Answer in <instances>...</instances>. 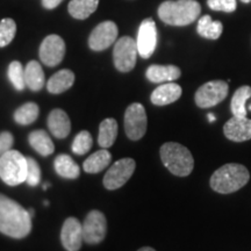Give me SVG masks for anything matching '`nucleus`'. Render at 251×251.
Listing matches in <instances>:
<instances>
[{
  "mask_svg": "<svg viewBox=\"0 0 251 251\" xmlns=\"http://www.w3.org/2000/svg\"><path fill=\"white\" fill-rule=\"evenodd\" d=\"M250 179L249 170L242 164L229 163L219 168L211 177V187L221 194L234 193L246 186Z\"/></svg>",
  "mask_w": 251,
  "mask_h": 251,
  "instance_id": "7ed1b4c3",
  "label": "nucleus"
},
{
  "mask_svg": "<svg viewBox=\"0 0 251 251\" xmlns=\"http://www.w3.org/2000/svg\"><path fill=\"white\" fill-rule=\"evenodd\" d=\"M181 87L178 84L170 81L159 85L155 91L151 93L150 100L153 105L156 106H165L177 101L181 96Z\"/></svg>",
  "mask_w": 251,
  "mask_h": 251,
  "instance_id": "dca6fc26",
  "label": "nucleus"
},
{
  "mask_svg": "<svg viewBox=\"0 0 251 251\" xmlns=\"http://www.w3.org/2000/svg\"><path fill=\"white\" fill-rule=\"evenodd\" d=\"M208 120L211 121V122H214L215 121V117L212 114V113H211V114H208Z\"/></svg>",
  "mask_w": 251,
  "mask_h": 251,
  "instance_id": "e433bc0d",
  "label": "nucleus"
},
{
  "mask_svg": "<svg viewBox=\"0 0 251 251\" xmlns=\"http://www.w3.org/2000/svg\"><path fill=\"white\" fill-rule=\"evenodd\" d=\"M54 168L57 175L65 179H76L80 175V169L77 163L71 158V156L65 155V153L56 157Z\"/></svg>",
  "mask_w": 251,
  "mask_h": 251,
  "instance_id": "4be33fe9",
  "label": "nucleus"
},
{
  "mask_svg": "<svg viewBox=\"0 0 251 251\" xmlns=\"http://www.w3.org/2000/svg\"><path fill=\"white\" fill-rule=\"evenodd\" d=\"M30 147L41 156H50L55 151V146L49 134L45 130H34L28 136Z\"/></svg>",
  "mask_w": 251,
  "mask_h": 251,
  "instance_id": "412c9836",
  "label": "nucleus"
},
{
  "mask_svg": "<svg viewBox=\"0 0 251 251\" xmlns=\"http://www.w3.org/2000/svg\"><path fill=\"white\" fill-rule=\"evenodd\" d=\"M65 55V43L61 36H47L40 47V58L47 67H56L63 61Z\"/></svg>",
  "mask_w": 251,
  "mask_h": 251,
  "instance_id": "f8f14e48",
  "label": "nucleus"
},
{
  "mask_svg": "<svg viewBox=\"0 0 251 251\" xmlns=\"http://www.w3.org/2000/svg\"><path fill=\"white\" fill-rule=\"evenodd\" d=\"M107 233V221L100 211H91L84 220L83 236L87 244H99Z\"/></svg>",
  "mask_w": 251,
  "mask_h": 251,
  "instance_id": "9d476101",
  "label": "nucleus"
},
{
  "mask_svg": "<svg viewBox=\"0 0 251 251\" xmlns=\"http://www.w3.org/2000/svg\"><path fill=\"white\" fill-rule=\"evenodd\" d=\"M224 134L233 142H244L251 140V120L247 117H234L226 122Z\"/></svg>",
  "mask_w": 251,
  "mask_h": 251,
  "instance_id": "2eb2a0df",
  "label": "nucleus"
},
{
  "mask_svg": "<svg viewBox=\"0 0 251 251\" xmlns=\"http://www.w3.org/2000/svg\"><path fill=\"white\" fill-rule=\"evenodd\" d=\"M8 79L11 80L12 85L15 90L23 91L26 87V80H25V70L23 64L18 61H13L8 67Z\"/></svg>",
  "mask_w": 251,
  "mask_h": 251,
  "instance_id": "c85d7f7f",
  "label": "nucleus"
},
{
  "mask_svg": "<svg viewBox=\"0 0 251 251\" xmlns=\"http://www.w3.org/2000/svg\"><path fill=\"white\" fill-rule=\"evenodd\" d=\"M31 231V216L11 198L0 194V233L12 238H24Z\"/></svg>",
  "mask_w": 251,
  "mask_h": 251,
  "instance_id": "f257e3e1",
  "label": "nucleus"
},
{
  "mask_svg": "<svg viewBox=\"0 0 251 251\" xmlns=\"http://www.w3.org/2000/svg\"><path fill=\"white\" fill-rule=\"evenodd\" d=\"M75 83V74L68 69H63L57 71L55 75L50 77L47 83V89L50 93L59 94L68 91Z\"/></svg>",
  "mask_w": 251,
  "mask_h": 251,
  "instance_id": "6ab92c4d",
  "label": "nucleus"
},
{
  "mask_svg": "<svg viewBox=\"0 0 251 251\" xmlns=\"http://www.w3.org/2000/svg\"><path fill=\"white\" fill-rule=\"evenodd\" d=\"M229 86L224 80H212L200 86L194 96L198 107L209 108L224 101L228 96Z\"/></svg>",
  "mask_w": 251,
  "mask_h": 251,
  "instance_id": "6e6552de",
  "label": "nucleus"
},
{
  "mask_svg": "<svg viewBox=\"0 0 251 251\" xmlns=\"http://www.w3.org/2000/svg\"><path fill=\"white\" fill-rule=\"evenodd\" d=\"M241 1L242 2H244V4H248V2H250L251 0H241Z\"/></svg>",
  "mask_w": 251,
  "mask_h": 251,
  "instance_id": "58836bf2",
  "label": "nucleus"
},
{
  "mask_svg": "<svg viewBox=\"0 0 251 251\" xmlns=\"http://www.w3.org/2000/svg\"><path fill=\"white\" fill-rule=\"evenodd\" d=\"M180 69L176 65H150L146 72V76L151 83H170L180 77Z\"/></svg>",
  "mask_w": 251,
  "mask_h": 251,
  "instance_id": "a211bd4d",
  "label": "nucleus"
},
{
  "mask_svg": "<svg viewBox=\"0 0 251 251\" xmlns=\"http://www.w3.org/2000/svg\"><path fill=\"white\" fill-rule=\"evenodd\" d=\"M99 0H71L69 2V13L78 20H85L96 12Z\"/></svg>",
  "mask_w": 251,
  "mask_h": 251,
  "instance_id": "393cba45",
  "label": "nucleus"
},
{
  "mask_svg": "<svg viewBox=\"0 0 251 251\" xmlns=\"http://www.w3.org/2000/svg\"><path fill=\"white\" fill-rule=\"evenodd\" d=\"M201 13L197 0H168L158 7V17L170 26H187L194 23Z\"/></svg>",
  "mask_w": 251,
  "mask_h": 251,
  "instance_id": "f03ea898",
  "label": "nucleus"
},
{
  "mask_svg": "<svg viewBox=\"0 0 251 251\" xmlns=\"http://www.w3.org/2000/svg\"><path fill=\"white\" fill-rule=\"evenodd\" d=\"M93 140L92 136L89 131L83 130L80 133H78L75 137L74 142H72V151L76 155H85L87 151H90V149L92 148Z\"/></svg>",
  "mask_w": 251,
  "mask_h": 251,
  "instance_id": "7c9ffc66",
  "label": "nucleus"
},
{
  "mask_svg": "<svg viewBox=\"0 0 251 251\" xmlns=\"http://www.w3.org/2000/svg\"><path fill=\"white\" fill-rule=\"evenodd\" d=\"M112 161V155L106 149L98 150L93 152L86 161L84 162L83 169L87 174H99L109 165Z\"/></svg>",
  "mask_w": 251,
  "mask_h": 251,
  "instance_id": "5701e85b",
  "label": "nucleus"
},
{
  "mask_svg": "<svg viewBox=\"0 0 251 251\" xmlns=\"http://www.w3.org/2000/svg\"><path fill=\"white\" fill-rule=\"evenodd\" d=\"M17 34V24L13 19L5 18L0 21V48L8 46Z\"/></svg>",
  "mask_w": 251,
  "mask_h": 251,
  "instance_id": "c756f323",
  "label": "nucleus"
},
{
  "mask_svg": "<svg viewBox=\"0 0 251 251\" xmlns=\"http://www.w3.org/2000/svg\"><path fill=\"white\" fill-rule=\"evenodd\" d=\"M63 0H42L43 7L47 9H54L61 4Z\"/></svg>",
  "mask_w": 251,
  "mask_h": 251,
  "instance_id": "f704fd0d",
  "label": "nucleus"
},
{
  "mask_svg": "<svg viewBox=\"0 0 251 251\" xmlns=\"http://www.w3.org/2000/svg\"><path fill=\"white\" fill-rule=\"evenodd\" d=\"M139 251H156V250L152 249V248H150V247H143V248H141Z\"/></svg>",
  "mask_w": 251,
  "mask_h": 251,
  "instance_id": "c9c22d12",
  "label": "nucleus"
},
{
  "mask_svg": "<svg viewBox=\"0 0 251 251\" xmlns=\"http://www.w3.org/2000/svg\"><path fill=\"white\" fill-rule=\"evenodd\" d=\"M28 212H29V214H30V216H31V218H33V216H34V213H35V212H34V209H28Z\"/></svg>",
  "mask_w": 251,
  "mask_h": 251,
  "instance_id": "4c0bfd02",
  "label": "nucleus"
},
{
  "mask_svg": "<svg viewBox=\"0 0 251 251\" xmlns=\"http://www.w3.org/2000/svg\"><path fill=\"white\" fill-rule=\"evenodd\" d=\"M83 241V225L76 218H68L61 230L62 246L67 251H79Z\"/></svg>",
  "mask_w": 251,
  "mask_h": 251,
  "instance_id": "4468645a",
  "label": "nucleus"
},
{
  "mask_svg": "<svg viewBox=\"0 0 251 251\" xmlns=\"http://www.w3.org/2000/svg\"><path fill=\"white\" fill-rule=\"evenodd\" d=\"M118 136V122L114 119H105L99 126L98 143L102 149H108L114 144Z\"/></svg>",
  "mask_w": 251,
  "mask_h": 251,
  "instance_id": "b1692460",
  "label": "nucleus"
},
{
  "mask_svg": "<svg viewBox=\"0 0 251 251\" xmlns=\"http://www.w3.org/2000/svg\"><path fill=\"white\" fill-rule=\"evenodd\" d=\"M25 80H26V86L34 92L43 89L46 78L45 72H43V69L39 62H28L26 68H25Z\"/></svg>",
  "mask_w": 251,
  "mask_h": 251,
  "instance_id": "aec40b11",
  "label": "nucleus"
},
{
  "mask_svg": "<svg viewBox=\"0 0 251 251\" xmlns=\"http://www.w3.org/2000/svg\"><path fill=\"white\" fill-rule=\"evenodd\" d=\"M41 180V169L37 162L31 157H27V176L26 183L29 186L35 187Z\"/></svg>",
  "mask_w": 251,
  "mask_h": 251,
  "instance_id": "2f4dec72",
  "label": "nucleus"
},
{
  "mask_svg": "<svg viewBox=\"0 0 251 251\" xmlns=\"http://www.w3.org/2000/svg\"><path fill=\"white\" fill-rule=\"evenodd\" d=\"M118 26L113 21H103L99 24L91 33L89 46L94 51H102L107 49L118 39Z\"/></svg>",
  "mask_w": 251,
  "mask_h": 251,
  "instance_id": "9b49d317",
  "label": "nucleus"
},
{
  "mask_svg": "<svg viewBox=\"0 0 251 251\" xmlns=\"http://www.w3.org/2000/svg\"><path fill=\"white\" fill-rule=\"evenodd\" d=\"M137 50L142 58H149L155 52L157 46V28L152 19L142 21L137 33Z\"/></svg>",
  "mask_w": 251,
  "mask_h": 251,
  "instance_id": "ddd939ff",
  "label": "nucleus"
},
{
  "mask_svg": "<svg viewBox=\"0 0 251 251\" xmlns=\"http://www.w3.org/2000/svg\"><path fill=\"white\" fill-rule=\"evenodd\" d=\"M14 143V137L9 131H4L0 134V156H2L9 150H12Z\"/></svg>",
  "mask_w": 251,
  "mask_h": 251,
  "instance_id": "72a5a7b5",
  "label": "nucleus"
},
{
  "mask_svg": "<svg viewBox=\"0 0 251 251\" xmlns=\"http://www.w3.org/2000/svg\"><path fill=\"white\" fill-rule=\"evenodd\" d=\"M197 30L198 34L205 39L218 40L224 31V26L220 21H213L209 15H203L198 21Z\"/></svg>",
  "mask_w": 251,
  "mask_h": 251,
  "instance_id": "a878e982",
  "label": "nucleus"
},
{
  "mask_svg": "<svg viewBox=\"0 0 251 251\" xmlns=\"http://www.w3.org/2000/svg\"><path fill=\"white\" fill-rule=\"evenodd\" d=\"M251 98V87L248 85L241 86L235 91L230 102V109L234 117H247V101Z\"/></svg>",
  "mask_w": 251,
  "mask_h": 251,
  "instance_id": "bb28decb",
  "label": "nucleus"
},
{
  "mask_svg": "<svg viewBox=\"0 0 251 251\" xmlns=\"http://www.w3.org/2000/svg\"><path fill=\"white\" fill-rule=\"evenodd\" d=\"M207 5L213 11H222L231 13L236 9V0H207Z\"/></svg>",
  "mask_w": 251,
  "mask_h": 251,
  "instance_id": "473e14b6",
  "label": "nucleus"
},
{
  "mask_svg": "<svg viewBox=\"0 0 251 251\" xmlns=\"http://www.w3.org/2000/svg\"><path fill=\"white\" fill-rule=\"evenodd\" d=\"M148 119L143 105L134 102L126 109L125 113V130L128 139L139 141L142 139L147 131Z\"/></svg>",
  "mask_w": 251,
  "mask_h": 251,
  "instance_id": "0eeeda50",
  "label": "nucleus"
},
{
  "mask_svg": "<svg viewBox=\"0 0 251 251\" xmlns=\"http://www.w3.org/2000/svg\"><path fill=\"white\" fill-rule=\"evenodd\" d=\"M48 127L56 139H65L71 130L70 119L63 109H52L48 117Z\"/></svg>",
  "mask_w": 251,
  "mask_h": 251,
  "instance_id": "f3484780",
  "label": "nucleus"
},
{
  "mask_svg": "<svg viewBox=\"0 0 251 251\" xmlns=\"http://www.w3.org/2000/svg\"><path fill=\"white\" fill-rule=\"evenodd\" d=\"M39 113V106L35 102H26L14 112V120L19 125H30L34 121H36Z\"/></svg>",
  "mask_w": 251,
  "mask_h": 251,
  "instance_id": "cd10ccee",
  "label": "nucleus"
},
{
  "mask_svg": "<svg viewBox=\"0 0 251 251\" xmlns=\"http://www.w3.org/2000/svg\"><path fill=\"white\" fill-rule=\"evenodd\" d=\"M159 153L163 164L172 175L186 177L192 172L194 159L186 147L177 142H166L161 147Z\"/></svg>",
  "mask_w": 251,
  "mask_h": 251,
  "instance_id": "20e7f679",
  "label": "nucleus"
},
{
  "mask_svg": "<svg viewBox=\"0 0 251 251\" xmlns=\"http://www.w3.org/2000/svg\"><path fill=\"white\" fill-rule=\"evenodd\" d=\"M136 163L133 158H122L115 162L103 177V186L107 190H118L133 176Z\"/></svg>",
  "mask_w": 251,
  "mask_h": 251,
  "instance_id": "1a4fd4ad",
  "label": "nucleus"
},
{
  "mask_svg": "<svg viewBox=\"0 0 251 251\" xmlns=\"http://www.w3.org/2000/svg\"><path fill=\"white\" fill-rule=\"evenodd\" d=\"M249 109H250V111H251V105H250V106H249Z\"/></svg>",
  "mask_w": 251,
  "mask_h": 251,
  "instance_id": "a19ab883",
  "label": "nucleus"
},
{
  "mask_svg": "<svg viewBox=\"0 0 251 251\" xmlns=\"http://www.w3.org/2000/svg\"><path fill=\"white\" fill-rule=\"evenodd\" d=\"M48 186H49V184H46L45 186H43V190H47V188H48Z\"/></svg>",
  "mask_w": 251,
  "mask_h": 251,
  "instance_id": "ea45409f",
  "label": "nucleus"
},
{
  "mask_svg": "<svg viewBox=\"0 0 251 251\" xmlns=\"http://www.w3.org/2000/svg\"><path fill=\"white\" fill-rule=\"evenodd\" d=\"M137 50L136 41L129 36H124L115 42L113 49V61L115 68L121 72H129L136 64Z\"/></svg>",
  "mask_w": 251,
  "mask_h": 251,
  "instance_id": "423d86ee",
  "label": "nucleus"
},
{
  "mask_svg": "<svg viewBox=\"0 0 251 251\" xmlns=\"http://www.w3.org/2000/svg\"><path fill=\"white\" fill-rule=\"evenodd\" d=\"M27 157L18 150H9L0 156V178L8 186H17L26 181Z\"/></svg>",
  "mask_w": 251,
  "mask_h": 251,
  "instance_id": "39448f33",
  "label": "nucleus"
}]
</instances>
